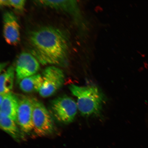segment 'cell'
<instances>
[{
  "label": "cell",
  "instance_id": "1",
  "mask_svg": "<svg viewBox=\"0 0 148 148\" xmlns=\"http://www.w3.org/2000/svg\"><path fill=\"white\" fill-rule=\"evenodd\" d=\"M28 38L31 54L40 63L68 65L69 40L62 31L52 27H42L31 31Z\"/></svg>",
  "mask_w": 148,
  "mask_h": 148
},
{
  "label": "cell",
  "instance_id": "2",
  "mask_svg": "<svg viewBox=\"0 0 148 148\" xmlns=\"http://www.w3.org/2000/svg\"><path fill=\"white\" fill-rule=\"evenodd\" d=\"M69 89L77 98V108L83 116L97 115L101 113L105 98L97 87L80 86L72 84Z\"/></svg>",
  "mask_w": 148,
  "mask_h": 148
},
{
  "label": "cell",
  "instance_id": "3",
  "mask_svg": "<svg viewBox=\"0 0 148 148\" xmlns=\"http://www.w3.org/2000/svg\"><path fill=\"white\" fill-rule=\"evenodd\" d=\"M33 130L38 136H47L54 130V123L50 114L41 102L32 98Z\"/></svg>",
  "mask_w": 148,
  "mask_h": 148
},
{
  "label": "cell",
  "instance_id": "4",
  "mask_svg": "<svg viewBox=\"0 0 148 148\" xmlns=\"http://www.w3.org/2000/svg\"><path fill=\"white\" fill-rule=\"evenodd\" d=\"M78 109L77 103L71 97L64 96L51 101V110L57 121L67 124L73 121Z\"/></svg>",
  "mask_w": 148,
  "mask_h": 148
},
{
  "label": "cell",
  "instance_id": "5",
  "mask_svg": "<svg viewBox=\"0 0 148 148\" xmlns=\"http://www.w3.org/2000/svg\"><path fill=\"white\" fill-rule=\"evenodd\" d=\"M43 82L39 92L41 97L46 98L54 94L63 85L64 75L62 70L55 66H49L42 73Z\"/></svg>",
  "mask_w": 148,
  "mask_h": 148
},
{
  "label": "cell",
  "instance_id": "6",
  "mask_svg": "<svg viewBox=\"0 0 148 148\" xmlns=\"http://www.w3.org/2000/svg\"><path fill=\"white\" fill-rule=\"evenodd\" d=\"M18 97L16 123L23 132L29 134L33 129L32 99L25 96Z\"/></svg>",
  "mask_w": 148,
  "mask_h": 148
},
{
  "label": "cell",
  "instance_id": "7",
  "mask_svg": "<svg viewBox=\"0 0 148 148\" xmlns=\"http://www.w3.org/2000/svg\"><path fill=\"white\" fill-rule=\"evenodd\" d=\"M39 63L31 53H22L16 61V79L18 82L28 77L36 75L39 70Z\"/></svg>",
  "mask_w": 148,
  "mask_h": 148
},
{
  "label": "cell",
  "instance_id": "8",
  "mask_svg": "<svg viewBox=\"0 0 148 148\" xmlns=\"http://www.w3.org/2000/svg\"><path fill=\"white\" fill-rule=\"evenodd\" d=\"M3 35L9 45H16L20 40V26L13 13L5 12L3 15Z\"/></svg>",
  "mask_w": 148,
  "mask_h": 148
},
{
  "label": "cell",
  "instance_id": "9",
  "mask_svg": "<svg viewBox=\"0 0 148 148\" xmlns=\"http://www.w3.org/2000/svg\"><path fill=\"white\" fill-rule=\"evenodd\" d=\"M36 3L49 8L71 14L75 18H79V11L77 1H38Z\"/></svg>",
  "mask_w": 148,
  "mask_h": 148
},
{
  "label": "cell",
  "instance_id": "10",
  "mask_svg": "<svg viewBox=\"0 0 148 148\" xmlns=\"http://www.w3.org/2000/svg\"><path fill=\"white\" fill-rule=\"evenodd\" d=\"M18 105V96L12 92L5 94L2 102L0 104V114L11 118L16 123Z\"/></svg>",
  "mask_w": 148,
  "mask_h": 148
},
{
  "label": "cell",
  "instance_id": "11",
  "mask_svg": "<svg viewBox=\"0 0 148 148\" xmlns=\"http://www.w3.org/2000/svg\"><path fill=\"white\" fill-rule=\"evenodd\" d=\"M43 82L42 76L39 74H36L20 81V88L22 91L27 93L39 92Z\"/></svg>",
  "mask_w": 148,
  "mask_h": 148
},
{
  "label": "cell",
  "instance_id": "12",
  "mask_svg": "<svg viewBox=\"0 0 148 148\" xmlns=\"http://www.w3.org/2000/svg\"><path fill=\"white\" fill-rule=\"evenodd\" d=\"M17 124L13 120L0 114L1 129L14 138L19 139L23 137V131L18 127Z\"/></svg>",
  "mask_w": 148,
  "mask_h": 148
},
{
  "label": "cell",
  "instance_id": "13",
  "mask_svg": "<svg viewBox=\"0 0 148 148\" xmlns=\"http://www.w3.org/2000/svg\"><path fill=\"white\" fill-rule=\"evenodd\" d=\"M14 69L11 66L1 74L0 77V94L5 95L10 92L13 87Z\"/></svg>",
  "mask_w": 148,
  "mask_h": 148
},
{
  "label": "cell",
  "instance_id": "14",
  "mask_svg": "<svg viewBox=\"0 0 148 148\" xmlns=\"http://www.w3.org/2000/svg\"><path fill=\"white\" fill-rule=\"evenodd\" d=\"M25 0H1L0 4L3 6L12 7L16 11L22 12L25 8Z\"/></svg>",
  "mask_w": 148,
  "mask_h": 148
},
{
  "label": "cell",
  "instance_id": "15",
  "mask_svg": "<svg viewBox=\"0 0 148 148\" xmlns=\"http://www.w3.org/2000/svg\"><path fill=\"white\" fill-rule=\"evenodd\" d=\"M7 64L6 62L1 63V71H2V70H3L7 66Z\"/></svg>",
  "mask_w": 148,
  "mask_h": 148
}]
</instances>
